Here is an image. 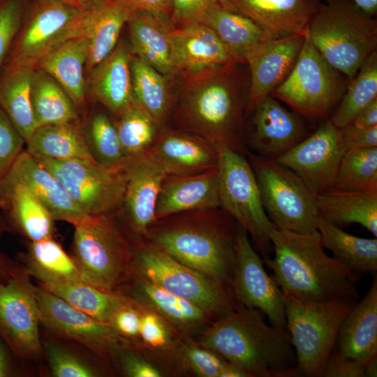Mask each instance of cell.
Segmentation results:
<instances>
[{"label":"cell","instance_id":"52a82bcc","mask_svg":"<svg viewBox=\"0 0 377 377\" xmlns=\"http://www.w3.org/2000/svg\"><path fill=\"white\" fill-rule=\"evenodd\" d=\"M131 242L132 273L192 302L216 319L241 305L230 286L185 265L145 239Z\"/></svg>","mask_w":377,"mask_h":377},{"label":"cell","instance_id":"d4e9b609","mask_svg":"<svg viewBox=\"0 0 377 377\" xmlns=\"http://www.w3.org/2000/svg\"><path fill=\"white\" fill-rule=\"evenodd\" d=\"M133 52L125 42L88 73L87 94L118 117L134 104L131 61Z\"/></svg>","mask_w":377,"mask_h":377},{"label":"cell","instance_id":"b9f144b4","mask_svg":"<svg viewBox=\"0 0 377 377\" xmlns=\"http://www.w3.org/2000/svg\"><path fill=\"white\" fill-rule=\"evenodd\" d=\"M40 286L107 324H110L114 313L128 301L121 294L102 290L82 281Z\"/></svg>","mask_w":377,"mask_h":377},{"label":"cell","instance_id":"681fc988","mask_svg":"<svg viewBox=\"0 0 377 377\" xmlns=\"http://www.w3.org/2000/svg\"><path fill=\"white\" fill-rule=\"evenodd\" d=\"M24 18V0H0V71Z\"/></svg>","mask_w":377,"mask_h":377},{"label":"cell","instance_id":"03108f58","mask_svg":"<svg viewBox=\"0 0 377 377\" xmlns=\"http://www.w3.org/2000/svg\"><path fill=\"white\" fill-rule=\"evenodd\" d=\"M8 226L4 216L0 213V239L3 235L5 230L7 229Z\"/></svg>","mask_w":377,"mask_h":377},{"label":"cell","instance_id":"e7e4bbea","mask_svg":"<svg viewBox=\"0 0 377 377\" xmlns=\"http://www.w3.org/2000/svg\"><path fill=\"white\" fill-rule=\"evenodd\" d=\"M81 9H87L98 0H68Z\"/></svg>","mask_w":377,"mask_h":377},{"label":"cell","instance_id":"bcb514c9","mask_svg":"<svg viewBox=\"0 0 377 377\" xmlns=\"http://www.w3.org/2000/svg\"><path fill=\"white\" fill-rule=\"evenodd\" d=\"M114 126L127 160L147 152L161 128L146 112L135 104L117 117Z\"/></svg>","mask_w":377,"mask_h":377},{"label":"cell","instance_id":"6f0895ef","mask_svg":"<svg viewBox=\"0 0 377 377\" xmlns=\"http://www.w3.org/2000/svg\"><path fill=\"white\" fill-rule=\"evenodd\" d=\"M16 360H20L0 337V377L20 376L21 372Z\"/></svg>","mask_w":377,"mask_h":377},{"label":"cell","instance_id":"5b68a950","mask_svg":"<svg viewBox=\"0 0 377 377\" xmlns=\"http://www.w3.org/2000/svg\"><path fill=\"white\" fill-rule=\"evenodd\" d=\"M323 58L349 82L377 45V22L353 3H319L306 32Z\"/></svg>","mask_w":377,"mask_h":377},{"label":"cell","instance_id":"d590c367","mask_svg":"<svg viewBox=\"0 0 377 377\" xmlns=\"http://www.w3.org/2000/svg\"><path fill=\"white\" fill-rule=\"evenodd\" d=\"M18 262L39 286L82 281L73 258L53 237L29 242Z\"/></svg>","mask_w":377,"mask_h":377},{"label":"cell","instance_id":"ac0fdd59","mask_svg":"<svg viewBox=\"0 0 377 377\" xmlns=\"http://www.w3.org/2000/svg\"><path fill=\"white\" fill-rule=\"evenodd\" d=\"M126 177L120 223L131 240L144 239L149 226L156 221L158 195L167 175L147 152L128 159L124 165Z\"/></svg>","mask_w":377,"mask_h":377},{"label":"cell","instance_id":"60d3db41","mask_svg":"<svg viewBox=\"0 0 377 377\" xmlns=\"http://www.w3.org/2000/svg\"><path fill=\"white\" fill-rule=\"evenodd\" d=\"M42 339L43 355L53 377H101L110 374L108 366L70 345L69 340L48 333Z\"/></svg>","mask_w":377,"mask_h":377},{"label":"cell","instance_id":"f5cc1de1","mask_svg":"<svg viewBox=\"0 0 377 377\" xmlns=\"http://www.w3.org/2000/svg\"><path fill=\"white\" fill-rule=\"evenodd\" d=\"M219 3V0H172V20L180 26L200 22L207 12Z\"/></svg>","mask_w":377,"mask_h":377},{"label":"cell","instance_id":"8992f818","mask_svg":"<svg viewBox=\"0 0 377 377\" xmlns=\"http://www.w3.org/2000/svg\"><path fill=\"white\" fill-rule=\"evenodd\" d=\"M73 226L71 256L82 281L119 293L132 274V249L115 214L85 216Z\"/></svg>","mask_w":377,"mask_h":377},{"label":"cell","instance_id":"5bb4252c","mask_svg":"<svg viewBox=\"0 0 377 377\" xmlns=\"http://www.w3.org/2000/svg\"><path fill=\"white\" fill-rule=\"evenodd\" d=\"M30 277L22 266L0 284V337L22 362L44 357L35 286Z\"/></svg>","mask_w":377,"mask_h":377},{"label":"cell","instance_id":"7dc6e473","mask_svg":"<svg viewBox=\"0 0 377 377\" xmlns=\"http://www.w3.org/2000/svg\"><path fill=\"white\" fill-rule=\"evenodd\" d=\"M227 362L216 352L184 337L181 338L173 357L175 370L198 377H219Z\"/></svg>","mask_w":377,"mask_h":377},{"label":"cell","instance_id":"ee69618b","mask_svg":"<svg viewBox=\"0 0 377 377\" xmlns=\"http://www.w3.org/2000/svg\"><path fill=\"white\" fill-rule=\"evenodd\" d=\"M327 190L377 193V147L346 150Z\"/></svg>","mask_w":377,"mask_h":377},{"label":"cell","instance_id":"be15d7a7","mask_svg":"<svg viewBox=\"0 0 377 377\" xmlns=\"http://www.w3.org/2000/svg\"><path fill=\"white\" fill-rule=\"evenodd\" d=\"M365 376H377V355L374 356L366 363Z\"/></svg>","mask_w":377,"mask_h":377},{"label":"cell","instance_id":"e575fe53","mask_svg":"<svg viewBox=\"0 0 377 377\" xmlns=\"http://www.w3.org/2000/svg\"><path fill=\"white\" fill-rule=\"evenodd\" d=\"M134 104L146 112L161 127L172 112L173 76L165 75L136 55L131 61Z\"/></svg>","mask_w":377,"mask_h":377},{"label":"cell","instance_id":"7a4b0ae2","mask_svg":"<svg viewBox=\"0 0 377 377\" xmlns=\"http://www.w3.org/2000/svg\"><path fill=\"white\" fill-rule=\"evenodd\" d=\"M237 222L221 207L156 219L147 240L185 265L231 287Z\"/></svg>","mask_w":377,"mask_h":377},{"label":"cell","instance_id":"4316f807","mask_svg":"<svg viewBox=\"0 0 377 377\" xmlns=\"http://www.w3.org/2000/svg\"><path fill=\"white\" fill-rule=\"evenodd\" d=\"M126 24L132 52L160 73L176 75L172 44V32L175 27L169 14L131 11Z\"/></svg>","mask_w":377,"mask_h":377},{"label":"cell","instance_id":"d6a6232c","mask_svg":"<svg viewBox=\"0 0 377 377\" xmlns=\"http://www.w3.org/2000/svg\"><path fill=\"white\" fill-rule=\"evenodd\" d=\"M319 216L341 227L359 223L377 237V193L325 191L316 198Z\"/></svg>","mask_w":377,"mask_h":377},{"label":"cell","instance_id":"ba28073f","mask_svg":"<svg viewBox=\"0 0 377 377\" xmlns=\"http://www.w3.org/2000/svg\"><path fill=\"white\" fill-rule=\"evenodd\" d=\"M284 296L286 328L300 376L323 377L341 324L357 300L314 302Z\"/></svg>","mask_w":377,"mask_h":377},{"label":"cell","instance_id":"6da1fadb","mask_svg":"<svg viewBox=\"0 0 377 377\" xmlns=\"http://www.w3.org/2000/svg\"><path fill=\"white\" fill-rule=\"evenodd\" d=\"M226 66L207 73L182 78L174 112L179 131L212 145L246 155L244 125L246 78L240 64Z\"/></svg>","mask_w":377,"mask_h":377},{"label":"cell","instance_id":"836d02e7","mask_svg":"<svg viewBox=\"0 0 377 377\" xmlns=\"http://www.w3.org/2000/svg\"><path fill=\"white\" fill-rule=\"evenodd\" d=\"M34 68L3 65L0 71V108L24 138L25 143L37 128L31 101Z\"/></svg>","mask_w":377,"mask_h":377},{"label":"cell","instance_id":"7bdbcfd3","mask_svg":"<svg viewBox=\"0 0 377 377\" xmlns=\"http://www.w3.org/2000/svg\"><path fill=\"white\" fill-rule=\"evenodd\" d=\"M87 147L94 161L109 169H119L127 161L114 126L102 112L89 114L81 123Z\"/></svg>","mask_w":377,"mask_h":377},{"label":"cell","instance_id":"f1b7e54d","mask_svg":"<svg viewBox=\"0 0 377 377\" xmlns=\"http://www.w3.org/2000/svg\"><path fill=\"white\" fill-rule=\"evenodd\" d=\"M337 352L347 357L367 363L377 355V280L351 308L339 327Z\"/></svg>","mask_w":377,"mask_h":377},{"label":"cell","instance_id":"f907efd6","mask_svg":"<svg viewBox=\"0 0 377 377\" xmlns=\"http://www.w3.org/2000/svg\"><path fill=\"white\" fill-rule=\"evenodd\" d=\"M25 144L24 138L0 108V184L24 150Z\"/></svg>","mask_w":377,"mask_h":377},{"label":"cell","instance_id":"d6986e66","mask_svg":"<svg viewBox=\"0 0 377 377\" xmlns=\"http://www.w3.org/2000/svg\"><path fill=\"white\" fill-rule=\"evenodd\" d=\"M305 36L293 34L265 39L244 56L250 70V86L246 112H251L258 103L287 77L304 41Z\"/></svg>","mask_w":377,"mask_h":377},{"label":"cell","instance_id":"680465c9","mask_svg":"<svg viewBox=\"0 0 377 377\" xmlns=\"http://www.w3.org/2000/svg\"><path fill=\"white\" fill-rule=\"evenodd\" d=\"M360 127L370 128L377 126V98L366 105L351 122Z\"/></svg>","mask_w":377,"mask_h":377},{"label":"cell","instance_id":"8fae6325","mask_svg":"<svg viewBox=\"0 0 377 377\" xmlns=\"http://www.w3.org/2000/svg\"><path fill=\"white\" fill-rule=\"evenodd\" d=\"M218 154L220 207L250 234L263 254L271 246L269 230L275 226L262 204L253 170L245 156L228 147L216 148Z\"/></svg>","mask_w":377,"mask_h":377},{"label":"cell","instance_id":"603a6c76","mask_svg":"<svg viewBox=\"0 0 377 377\" xmlns=\"http://www.w3.org/2000/svg\"><path fill=\"white\" fill-rule=\"evenodd\" d=\"M220 4L258 26L269 38L306 36L318 0H219Z\"/></svg>","mask_w":377,"mask_h":377},{"label":"cell","instance_id":"44dd1931","mask_svg":"<svg viewBox=\"0 0 377 377\" xmlns=\"http://www.w3.org/2000/svg\"><path fill=\"white\" fill-rule=\"evenodd\" d=\"M251 112L247 142L256 155L276 160L305 138L297 113L287 110L271 94Z\"/></svg>","mask_w":377,"mask_h":377},{"label":"cell","instance_id":"8d00e7d4","mask_svg":"<svg viewBox=\"0 0 377 377\" xmlns=\"http://www.w3.org/2000/svg\"><path fill=\"white\" fill-rule=\"evenodd\" d=\"M316 229L322 245L329 249L333 258L356 274L377 270V239L357 237L346 232L318 216Z\"/></svg>","mask_w":377,"mask_h":377},{"label":"cell","instance_id":"30bf717a","mask_svg":"<svg viewBox=\"0 0 377 377\" xmlns=\"http://www.w3.org/2000/svg\"><path fill=\"white\" fill-rule=\"evenodd\" d=\"M305 36L287 77L271 94L311 120L327 117L344 91L345 82Z\"/></svg>","mask_w":377,"mask_h":377},{"label":"cell","instance_id":"f35d334b","mask_svg":"<svg viewBox=\"0 0 377 377\" xmlns=\"http://www.w3.org/2000/svg\"><path fill=\"white\" fill-rule=\"evenodd\" d=\"M26 145V150L34 157L94 161L87 147L80 120L38 127Z\"/></svg>","mask_w":377,"mask_h":377},{"label":"cell","instance_id":"f546056e","mask_svg":"<svg viewBox=\"0 0 377 377\" xmlns=\"http://www.w3.org/2000/svg\"><path fill=\"white\" fill-rule=\"evenodd\" d=\"M88 55V38L75 36L52 49L34 68L43 71L56 80L78 109L84 105L87 95L84 72Z\"/></svg>","mask_w":377,"mask_h":377},{"label":"cell","instance_id":"4dcf8cb0","mask_svg":"<svg viewBox=\"0 0 377 377\" xmlns=\"http://www.w3.org/2000/svg\"><path fill=\"white\" fill-rule=\"evenodd\" d=\"M0 209L6 221L29 242L53 237L54 219L23 185L6 178L0 184Z\"/></svg>","mask_w":377,"mask_h":377},{"label":"cell","instance_id":"816d5d0a","mask_svg":"<svg viewBox=\"0 0 377 377\" xmlns=\"http://www.w3.org/2000/svg\"><path fill=\"white\" fill-rule=\"evenodd\" d=\"M140 320V308L128 300L114 313L109 325L120 338L138 346Z\"/></svg>","mask_w":377,"mask_h":377},{"label":"cell","instance_id":"e0dca14e","mask_svg":"<svg viewBox=\"0 0 377 377\" xmlns=\"http://www.w3.org/2000/svg\"><path fill=\"white\" fill-rule=\"evenodd\" d=\"M345 151L341 129L328 119L275 161L295 172L316 198L332 185Z\"/></svg>","mask_w":377,"mask_h":377},{"label":"cell","instance_id":"ffe728a7","mask_svg":"<svg viewBox=\"0 0 377 377\" xmlns=\"http://www.w3.org/2000/svg\"><path fill=\"white\" fill-rule=\"evenodd\" d=\"M119 293L162 317L182 336L194 340L216 320L192 302L175 296L133 273Z\"/></svg>","mask_w":377,"mask_h":377},{"label":"cell","instance_id":"484cf974","mask_svg":"<svg viewBox=\"0 0 377 377\" xmlns=\"http://www.w3.org/2000/svg\"><path fill=\"white\" fill-rule=\"evenodd\" d=\"M220 207L218 168L188 175L167 176L156 205V220L178 213Z\"/></svg>","mask_w":377,"mask_h":377},{"label":"cell","instance_id":"c3c4849f","mask_svg":"<svg viewBox=\"0 0 377 377\" xmlns=\"http://www.w3.org/2000/svg\"><path fill=\"white\" fill-rule=\"evenodd\" d=\"M112 364L127 377H163L168 374L159 362L129 342L118 348Z\"/></svg>","mask_w":377,"mask_h":377},{"label":"cell","instance_id":"83f0119b","mask_svg":"<svg viewBox=\"0 0 377 377\" xmlns=\"http://www.w3.org/2000/svg\"><path fill=\"white\" fill-rule=\"evenodd\" d=\"M6 178L26 187L54 220L73 225L86 216L61 184L26 149L20 154Z\"/></svg>","mask_w":377,"mask_h":377},{"label":"cell","instance_id":"ab89813d","mask_svg":"<svg viewBox=\"0 0 377 377\" xmlns=\"http://www.w3.org/2000/svg\"><path fill=\"white\" fill-rule=\"evenodd\" d=\"M31 101L37 128L79 120L77 109L64 89L38 68L32 74Z\"/></svg>","mask_w":377,"mask_h":377},{"label":"cell","instance_id":"11a10c76","mask_svg":"<svg viewBox=\"0 0 377 377\" xmlns=\"http://www.w3.org/2000/svg\"><path fill=\"white\" fill-rule=\"evenodd\" d=\"M340 129L346 151L377 147V126L365 128L350 123Z\"/></svg>","mask_w":377,"mask_h":377},{"label":"cell","instance_id":"9c48e42d","mask_svg":"<svg viewBox=\"0 0 377 377\" xmlns=\"http://www.w3.org/2000/svg\"><path fill=\"white\" fill-rule=\"evenodd\" d=\"M264 209L280 230L309 233L316 229V198L293 170L275 160L249 155Z\"/></svg>","mask_w":377,"mask_h":377},{"label":"cell","instance_id":"277c9868","mask_svg":"<svg viewBox=\"0 0 377 377\" xmlns=\"http://www.w3.org/2000/svg\"><path fill=\"white\" fill-rule=\"evenodd\" d=\"M195 341L249 377L300 376L290 334L267 325L258 309L240 305L212 322Z\"/></svg>","mask_w":377,"mask_h":377},{"label":"cell","instance_id":"6125c7cd","mask_svg":"<svg viewBox=\"0 0 377 377\" xmlns=\"http://www.w3.org/2000/svg\"><path fill=\"white\" fill-rule=\"evenodd\" d=\"M353 3L366 14L372 16L377 10V0H351Z\"/></svg>","mask_w":377,"mask_h":377},{"label":"cell","instance_id":"f6af8a7d","mask_svg":"<svg viewBox=\"0 0 377 377\" xmlns=\"http://www.w3.org/2000/svg\"><path fill=\"white\" fill-rule=\"evenodd\" d=\"M339 105L330 119L341 128L350 124L356 115L377 98V54L373 52L363 62Z\"/></svg>","mask_w":377,"mask_h":377},{"label":"cell","instance_id":"cb8c5ba5","mask_svg":"<svg viewBox=\"0 0 377 377\" xmlns=\"http://www.w3.org/2000/svg\"><path fill=\"white\" fill-rule=\"evenodd\" d=\"M163 168L167 176L188 175L218 165L216 149L205 140L187 133L162 127L147 151Z\"/></svg>","mask_w":377,"mask_h":377},{"label":"cell","instance_id":"91938a15","mask_svg":"<svg viewBox=\"0 0 377 377\" xmlns=\"http://www.w3.org/2000/svg\"><path fill=\"white\" fill-rule=\"evenodd\" d=\"M22 268L20 262L10 259L0 251V284L6 282Z\"/></svg>","mask_w":377,"mask_h":377},{"label":"cell","instance_id":"94428289","mask_svg":"<svg viewBox=\"0 0 377 377\" xmlns=\"http://www.w3.org/2000/svg\"><path fill=\"white\" fill-rule=\"evenodd\" d=\"M219 377H249V376L241 367L228 362L220 371Z\"/></svg>","mask_w":377,"mask_h":377},{"label":"cell","instance_id":"db71d44e","mask_svg":"<svg viewBox=\"0 0 377 377\" xmlns=\"http://www.w3.org/2000/svg\"><path fill=\"white\" fill-rule=\"evenodd\" d=\"M365 368L366 363L332 351L327 361L323 376L364 377Z\"/></svg>","mask_w":377,"mask_h":377},{"label":"cell","instance_id":"3957f363","mask_svg":"<svg viewBox=\"0 0 377 377\" xmlns=\"http://www.w3.org/2000/svg\"><path fill=\"white\" fill-rule=\"evenodd\" d=\"M269 237L274 257L263 261L285 295L314 302L357 300V274L325 253L318 230L300 233L274 227Z\"/></svg>","mask_w":377,"mask_h":377},{"label":"cell","instance_id":"7402d4cb","mask_svg":"<svg viewBox=\"0 0 377 377\" xmlns=\"http://www.w3.org/2000/svg\"><path fill=\"white\" fill-rule=\"evenodd\" d=\"M173 66L176 75L189 78L239 62L215 33L194 22L172 32Z\"/></svg>","mask_w":377,"mask_h":377},{"label":"cell","instance_id":"9a60e30c","mask_svg":"<svg viewBox=\"0 0 377 377\" xmlns=\"http://www.w3.org/2000/svg\"><path fill=\"white\" fill-rule=\"evenodd\" d=\"M40 326L48 333L83 346L108 367L125 342L109 324L74 307L40 286H35Z\"/></svg>","mask_w":377,"mask_h":377},{"label":"cell","instance_id":"7c38bea8","mask_svg":"<svg viewBox=\"0 0 377 377\" xmlns=\"http://www.w3.org/2000/svg\"><path fill=\"white\" fill-rule=\"evenodd\" d=\"M34 158L61 184L86 216L115 214L121 208L126 184L124 168L109 169L78 158Z\"/></svg>","mask_w":377,"mask_h":377},{"label":"cell","instance_id":"2e32d148","mask_svg":"<svg viewBox=\"0 0 377 377\" xmlns=\"http://www.w3.org/2000/svg\"><path fill=\"white\" fill-rule=\"evenodd\" d=\"M231 288L244 307L265 313L271 325L286 328L285 296L264 261L253 248L247 231L238 224Z\"/></svg>","mask_w":377,"mask_h":377},{"label":"cell","instance_id":"74e56055","mask_svg":"<svg viewBox=\"0 0 377 377\" xmlns=\"http://www.w3.org/2000/svg\"><path fill=\"white\" fill-rule=\"evenodd\" d=\"M209 27L240 63L255 45L269 38L247 17L232 12L220 3L209 10L200 22Z\"/></svg>","mask_w":377,"mask_h":377},{"label":"cell","instance_id":"9f6ffc18","mask_svg":"<svg viewBox=\"0 0 377 377\" xmlns=\"http://www.w3.org/2000/svg\"><path fill=\"white\" fill-rule=\"evenodd\" d=\"M130 11H148L169 14L172 0H119Z\"/></svg>","mask_w":377,"mask_h":377},{"label":"cell","instance_id":"1f68e13d","mask_svg":"<svg viewBox=\"0 0 377 377\" xmlns=\"http://www.w3.org/2000/svg\"><path fill=\"white\" fill-rule=\"evenodd\" d=\"M130 12L119 0H98L84 10V36L89 40L87 74L116 47Z\"/></svg>","mask_w":377,"mask_h":377},{"label":"cell","instance_id":"4fadbf2b","mask_svg":"<svg viewBox=\"0 0 377 377\" xmlns=\"http://www.w3.org/2000/svg\"><path fill=\"white\" fill-rule=\"evenodd\" d=\"M68 0H37L24 20L4 65L34 68L38 61L63 41L84 35V14Z\"/></svg>","mask_w":377,"mask_h":377}]
</instances>
